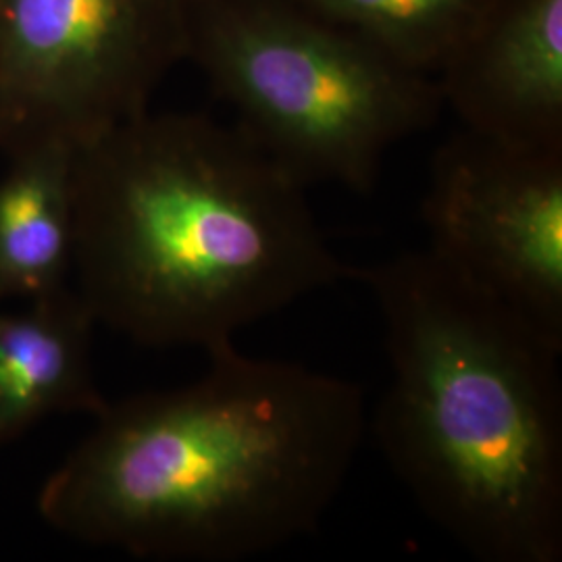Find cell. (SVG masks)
I'll return each mask as SVG.
<instances>
[{
    "instance_id": "obj_1",
    "label": "cell",
    "mask_w": 562,
    "mask_h": 562,
    "mask_svg": "<svg viewBox=\"0 0 562 562\" xmlns=\"http://www.w3.org/2000/svg\"><path fill=\"white\" fill-rule=\"evenodd\" d=\"M206 359L196 382L106 402L42 483V521L165 562L246 561L313 533L361 448V387L236 344Z\"/></svg>"
},
{
    "instance_id": "obj_2",
    "label": "cell",
    "mask_w": 562,
    "mask_h": 562,
    "mask_svg": "<svg viewBox=\"0 0 562 562\" xmlns=\"http://www.w3.org/2000/svg\"><path fill=\"white\" fill-rule=\"evenodd\" d=\"M306 190L238 123L144 111L78 148L71 285L140 346L236 344L350 280Z\"/></svg>"
},
{
    "instance_id": "obj_3",
    "label": "cell",
    "mask_w": 562,
    "mask_h": 562,
    "mask_svg": "<svg viewBox=\"0 0 562 562\" xmlns=\"http://www.w3.org/2000/svg\"><path fill=\"white\" fill-rule=\"evenodd\" d=\"M350 280L390 362L375 438L423 515L477 561H561L562 344L427 248Z\"/></svg>"
},
{
    "instance_id": "obj_4",
    "label": "cell",
    "mask_w": 562,
    "mask_h": 562,
    "mask_svg": "<svg viewBox=\"0 0 562 562\" xmlns=\"http://www.w3.org/2000/svg\"><path fill=\"white\" fill-rule=\"evenodd\" d=\"M304 188L369 194L383 159L442 113L438 80L292 0H188V57Z\"/></svg>"
},
{
    "instance_id": "obj_5",
    "label": "cell",
    "mask_w": 562,
    "mask_h": 562,
    "mask_svg": "<svg viewBox=\"0 0 562 562\" xmlns=\"http://www.w3.org/2000/svg\"><path fill=\"white\" fill-rule=\"evenodd\" d=\"M188 57V0H0V146L81 148Z\"/></svg>"
},
{
    "instance_id": "obj_6",
    "label": "cell",
    "mask_w": 562,
    "mask_h": 562,
    "mask_svg": "<svg viewBox=\"0 0 562 562\" xmlns=\"http://www.w3.org/2000/svg\"><path fill=\"white\" fill-rule=\"evenodd\" d=\"M427 250L562 344V148L461 127L434 153Z\"/></svg>"
},
{
    "instance_id": "obj_7",
    "label": "cell",
    "mask_w": 562,
    "mask_h": 562,
    "mask_svg": "<svg viewBox=\"0 0 562 562\" xmlns=\"http://www.w3.org/2000/svg\"><path fill=\"white\" fill-rule=\"evenodd\" d=\"M436 80L464 130L562 148V0H494Z\"/></svg>"
},
{
    "instance_id": "obj_8",
    "label": "cell",
    "mask_w": 562,
    "mask_h": 562,
    "mask_svg": "<svg viewBox=\"0 0 562 562\" xmlns=\"http://www.w3.org/2000/svg\"><path fill=\"white\" fill-rule=\"evenodd\" d=\"M97 322L74 285L0 313V448L55 415L106 406L92 364Z\"/></svg>"
},
{
    "instance_id": "obj_9",
    "label": "cell",
    "mask_w": 562,
    "mask_h": 562,
    "mask_svg": "<svg viewBox=\"0 0 562 562\" xmlns=\"http://www.w3.org/2000/svg\"><path fill=\"white\" fill-rule=\"evenodd\" d=\"M0 178V302H30L71 285L76 250V159L67 142L7 153Z\"/></svg>"
},
{
    "instance_id": "obj_10",
    "label": "cell",
    "mask_w": 562,
    "mask_h": 562,
    "mask_svg": "<svg viewBox=\"0 0 562 562\" xmlns=\"http://www.w3.org/2000/svg\"><path fill=\"white\" fill-rule=\"evenodd\" d=\"M315 18L380 48L408 69L438 76L494 0H292Z\"/></svg>"
}]
</instances>
